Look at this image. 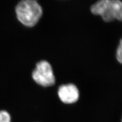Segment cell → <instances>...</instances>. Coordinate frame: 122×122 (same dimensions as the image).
<instances>
[{"label": "cell", "mask_w": 122, "mask_h": 122, "mask_svg": "<svg viewBox=\"0 0 122 122\" xmlns=\"http://www.w3.org/2000/svg\"></svg>", "instance_id": "7"}, {"label": "cell", "mask_w": 122, "mask_h": 122, "mask_svg": "<svg viewBox=\"0 0 122 122\" xmlns=\"http://www.w3.org/2000/svg\"><path fill=\"white\" fill-rule=\"evenodd\" d=\"M16 13L18 20L23 25L33 26L39 20L42 10L36 1L25 0L18 3L16 7Z\"/></svg>", "instance_id": "2"}, {"label": "cell", "mask_w": 122, "mask_h": 122, "mask_svg": "<svg viewBox=\"0 0 122 122\" xmlns=\"http://www.w3.org/2000/svg\"><path fill=\"white\" fill-rule=\"evenodd\" d=\"M91 11L106 22L122 21V2L120 0H100L91 6Z\"/></svg>", "instance_id": "1"}, {"label": "cell", "mask_w": 122, "mask_h": 122, "mask_svg": "<svg viewBox=\"0 0 122 122\" xmlns=\"http://www.w3.org/2000/svg\"><path fill=\"white\" fill-rule=\"evenodd\" d=\"M116 58L120 64H122V38L120 40L116 51Z\"/></svg>", "instance_id": "5"}, {"label": "cell", "mask_w": 122, "mask_h": 122, "mask_svg": "<svg viewBox=\"0 0 122 122\" xmlns=\"http://www.w3.org/2000/svg\"><path fill=\"white\" fill-rule=\"evenodd\" d=\"M0 122H11V117L7 112L0 111Z\"/></svg>", "instance_id": "6"}, {"label": "cell", "mask_w": 122, "mask_h": 122, "mask_svg": "<svg viewBox=\"0 0 122 122\" xmlns=\"http://www.w3.org/2000/svg\"><path fill=\"white\" fill-rule=\"evenodd\" d=\"M32 76L38 84L43 86H52L56 81L51 64L46 61H41L37 64Z\"/></svg>", "instance_id": "3"}, {"label": "cell", "mask_w": 122, "mask_h": 122, "mask_svg": "<svg viewBox=\"0 0 122 122\" xmlns=\"http://www.w3.org/2000/svg\"><path fill=\"white\" fill-rule=\"evenodd\" d=\"M60 100L65 104H73L79 98V91L77 87L73 83L61 86L58 90Z\"/></svg>", "instance_id": "4"}]
</instances>
